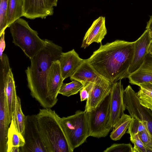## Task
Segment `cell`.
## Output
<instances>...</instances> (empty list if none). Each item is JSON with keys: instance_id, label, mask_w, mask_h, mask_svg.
<instances>
[{"instance_id": "27", "label": "cell", "mask_w": 152, "mask_h": 152, "mask_svg": "<svg viewBox=\"0 0 152 152\" xmlns=\"http://www.w3.org/2000/svg\"><path fill=\"white\" fill-rule=\"evenodd\" d=\"M129 134L130 141L134 144L132 152H152V150L146 146L142 142L138 134Z\"/></svg>"}, {"instance_id": "28", "label": "cell", "mask_w": 152, "mask_h": 152, "mask_svg": "<svg viewBox=\"0 0 152 152\" xmlns=\"http://www.w3.org/2000/svg\"><path fill=\"white\" fill-rule=\"evenodd\" d=\"M132 117V120L128 129L127 133L134 134L145 130H148L146 125L143 122L134 117Z\"/></svg>"}, {"instance_id": "23", "label": "cell", "mask_w": 152, "mask_h": 152, "mask_svg": "<svg viewBox=\"0 0 152 152\" xmlns=\"http://www.w3.org/2000/svg\"><path fill=\"white\" fill-rule=\"evenodd\" d=\"M23 0H9L7 14V26L10 25L23 16Z\"/></svg>"}, {"instance_id": "3", "label": "cell", "mask_w": 152, "mask_h": 152, "mask_svg": "<svg viewBox=\"0 0 152 152\" xmlns=\"http://www.w3.org/2000/svg\"><path fill=\"white\" fill-rule=\"evenodd\" d=\"M39 129L47 152H72L62 127L61 118L50 108L37 115Z\"/></svg>"}, {"instance_id": "19", "label": "cell", "mask_w": 152, "mask_h": 152, "mask_svg": "<svg viewBox=\"0 0 152 152\" xmlns=\"http://www.w3.org/2000/svg\"><path fill=\"white\" fill-rule=\"evenodd\" d=\"M5 94L8 109L9 123L10 124L15 99L17 95L15 82L11 68L8 72L6 80Z\"/></svg>"}, {"instance_id": "15", "label": "cell", "mask_w": 152, "mask_h": 152, "mask_svg": "<svg viewBox=\"0 0 152 152\" xmlns=\"http://www.w3.org/2000/svg\"><path fill=\"white\" fill-rule=\"evenodd\" d=\"M105 18L100 16L95 20L86 32L81 47L84 48L93 42L100 43L107 33Z\"/></svg>"}, {"instance_id": "18", "label": "cell", "mask_w": 152, "mask_h": 152, "mask_svg": "<svg viewBox=\"0 0 152 152\" xmlns=\"http://www.w3.org/2000/svg\"><path fill=\"white\" fill-rule=\"evenodd\" d=\"M128 78L130 84L138 86L143 83L152 82V56L148 53L140 67Z\"/></svg>"}, {"instance_id": "26", "label": "cell", "mask_w": 152, "mask_h": 152, "mask_svg": "<svg viewBox=\"0 0 152 152\" xmlns=\"http://www.w3.org/2000/svg\"><path fill=\"white\" fill-rule=\"evenodd\" d=\"M140 88L137 93L140 103L143 106L152 110V90Z\"/></svg>"}, {"instance_id": "25", "label": "cell", "mask_w": 152, "mask_h": 152, "mask_svg": "<svg viewBox=\"0 0 152 152\" xmlns=\"http://www.w3.org/2000/svg\"><path fill=\"white\" fill-rule=\"evenodd\" d=\"M9 0H0V37L7 27Z\"/></svg>"}, {"instance_id": "5", "label": "cell", "mask_w": 152, "mask_h": 152, "mask_svg": "<svg viewBox=\"0 0 152 152\" xmlns=\"http://www.w3.org/2000/svg\"><path fill=\"white\" fill-rule=\"evenodd\" d=\"M61 124L70 148L73 152L90 136L87 113L80 110L75 114L61 118Z\"/></svg>"}, {"instance_id": "1", "label": "cell", "mask_w": 152, "mask_h": 152, "mask_svg": "<svg viewBox=\"0 0 152 152\" xmlns=\"http://www.w3.org/2000/svg\"><path fill=\"white\" fill-rule=\"evenodd\" d=\"M134 44V41L116 40L101 45L87 59L98 73L113 84L129 75Z\"/></svg>"}, {"instance_id": "11", "label": "cell", "mask_w": 152, "mask_h": 152, "mask_svg": "<svg viewBox=\"0 0 152 152\" xmlns=\"http://www.w3.org/2000/svg\"><path fill=\"white\" fill-rule=\"evenodd\" d=\"M152 42V39L148 29H146L141 36L134 41V56L129 69L130 75L142 65L148 53L149 48Z\"/></svg>"}, {"instance_id": "20", "label": "cell", "mask_w": 152, "mask_h": 152, "mask_svg": "<svg viewBox=\"0 0 152 152\" xmlns=\"http://www.w3.org/2000/svg\"><path fill=\"white\" fill-rule=\"evenodd\" d=\"M26 119V116L23 114L22 111L20 99L16 95L13 106L12 119L13 120L18 132L23 136L24 134Z\"/></svg>"}, {"instance_id": "29", "label": "cell", "mask_w": 152, "mask_h": 152, "mask_svg": "<svg viewBox=\"0 0 152 152\" xmlns=\"http://www.w3.org/2000/svg\"><path fill=\"white\" fill-rule=\"evenodd\" d=\"M133 147L130 143H114L107 148L104 152H132Z\"/></svg>"}, {"instance_id": "9", "label": "cell", "mask_w": 152, "mask_h": 152, "mask_svg": "<svg viewBox=\"0 0 152 152\" xmlns=\"http://www.w3.org/2000/svg\"><path fill=\"white\" fill-rule=\"evenodd\" d=\"M124 89L119 80L113 83L110 92V100L108 125L113 128L118 120L124 114L125 107L124 99Z\"/></svg>"}, {"instance_id": "10", "label": "cell", "mask_w": 152, "mask_h": 152, "mask_svg": "<svg viewBox=\"0 0 152 152\" xmlns=\"http://www.w3.org/2000/svg\"><path fill=\"white\" fill-rule=\"evenodd\" d=\"M112 84L106 79L85 86L89 92L85 111L88 112L95 109L110 93Z\"/></svg>"}, {"instance_id": "12", "label": "cell", "mask_w": 152, "mask_h": 152, "mask_svg": "<svg viewBox=\"0 0 152 152\" xmlns=\"http://www.w3.org/2000/svg\"><path fill=\"white\" fill-rule=\"evenodd\" d=\"M53 12V8L49 7L45 0H23V16L27 18L44 19Z\"/></svg>"}, {"instance_id": "21", "label": "cell", "mask_w": 152, "mask_h": 152, "mask_svg": "<svg viewBox=\"0 0 152 152\" xmlns=\"http://www.w3.org/2000/svg\"><path fill=\"white\" fill-rule=\"evenodd\" d=\"M132 120V118L130 115L124 113L117 122L111 133V139L114 141L120 140L129 128Z\"/></svg>"}, {"instance_id": "14", "label": "cell", "mask_w": 152, "mask_h": 152, "mask_svg": "<svg viewBox=\"0 0 152 152\" xmlns=\"http://www.w3.org/2000/svg\"><path fill=\"white\" fill-rule=\"evenodd\" d=\"M10 124L5 94V86H0V152H7Z\"/></svg>"}, {"instance_id": "17", "label": "cell", "mask_w": 152, "mask_h": 152, "mask_svg": "<svg viewBox=\"0 0 152 152\" xmlns=\"http://www.w3.org/2000/svg\"><path fill=\"white\" fill-rule=\"evenodd\" d=\"M71 80H76L84 86L90 83H95L105 79L93 68L87 59H84L75 73L70 77Z\"/></svg>"}, {"instance_id": "32", "label": "cell", "mask_w": 152, "mask_h": 152, "mask_svg": "<svg viewBox=\"0 0 152 152\" xmlns=\"http://www.w3.org/2000/svg\"><path fill=\"white\" fill-rule=\"evenodd\" d=\"M80 100L83 101L87 100L89 96V92L86 87H84L80 91Z\"/></svg>"}, {"instance_id": "36", "label": "cell", "mask_w": 152, "mask_h": 152, "mask_svg": "<svg viewBox=\"0 0 152 152\" xmlns=\"http://www.w3.org/2000/svg\"><path fill=\"white\" fill-rule=\"evenodd\" d=\"M9 152H20V147H13L11 148Z\"/></svg>"}, {"instance_id": "22", "label": "cell", "mask_w": 152, "mask_h": 152, "mask_svg": "<svg viewBox=\"0 0 152 152\" xmlns=\"http://www.w3.org/2000/svg\"><path fill=\"white\" fill-rule=\"evenodd\" d=\"M25 144L23 136L17 130L14 121L12 119L7 133V151L9 152L13 147H21Z\"/></svg>"}, {"instance_id": "37", "label": "cell", "mask_w": 152, "mask_h": 152, "mask_svg": "<svg viewBox=\"0 0 152 152\" xmlns=\"http://www.w3.org/2000/svg\"><path fill=\"white\" fill-rule=\"evenodd\" d=\"M148 53L152 56V42L148 50Z\"/></svg>"}, {"instance_id": "33", "label": "cell", "mask_w": 152, "mask_h": 152, "mask_svg": "<svg viewBox=\"0 0 152 152\" xmlns=\"http://www.w3.org/2000/svg\"><path fill=\"white\" fill-rule=\"evenodd\" d=\"M150 17L149 20L147 23L146 29L149 30L152 39V15Z\"/></svg>"}, {"instance_id": "7", "label": "cell", "mask_w": 152, "mask_h": 152, "mask_svg": "<svg viewBox=\"0 0 152 152\" xmlns=\"http://www.w3.org/2000/svg\"><path fill=\"white\" fill-rule=\"evenodd\" d=\"M124 99L125 108L130 115L143 122L152 136V111L140 103L137 93L129 85L124 89Z\"/></svg>"}, {"instance_id": "24", "label": "cell", "mask_w": 152, "mask_h": 152, "mask_svg": "<svg viewBox=\"0 0 152 152\" xmlns=\"http://www.w3.org/2000/svg\"><path fill=\"white\" fill-rule=\"evenodd\" d=\"M84 86L81 82L76 80H73L69 83H63L58 94L69 97L78 93Z\"/></svg>"}, {"instance_id": "31", "label": "cell", "mask_w": 152, "mask_h": 152, "mask_svg": "<svg viewBox=\"0 0 152 152\" xmlns=\"http://www.w3.org/2000/svg\"><path fill=\"white\" fill-rule=\"evenodd\" d=\"M5 31L2 33L1 37L0 42V59L2 60L3 58V52L5 48V42L4 40Z\"/></svg>"}, {"instance_id": "13", "label": "cell", "mask_w": 152, "mask_h": 152, "mask_svg": "<svg viewBox=\"0 0 152 152\" xmlns=\"http://www.w3.org/2000/svg\"><path fill=\"white\" fill-rule=\"evenodd\" d=\"M64 80L59 60L53 61L49 71L47 83L49 97L54 106L58 101L57 96Z\"/></svg>"}, {"instance_id": "38", "label": "cell", "mask_w": 152, "mask_h": 152, "mask_svg": "<svg viewBox=\"0 0 152 152\" xmlns=\"http://www.w3.org/2000/svg\"><path fill=\"white\" fill-rule=\"evenodd\" d=\"M151 110L152 111V110Z\"/></svg>"}, {"instance_id": "2", "label": "cell", "mask_w": 152, "mask_h": 152, "mask_svg": "<svg viewBox=\"0 0 152 152\" xmlns=\"http://www.w3.org/2000/svg\"><path fill=\"white\" fill-rule=\"evenodd\" d=\"M44 40L45 47L30 59V66L25 72L31 96L44 108H51L54 105L49 96L48 76L53 62L59 60L62 48L51 40Z\"/></svg>"}, {"instance_id": "30", "label": "cell", "mask_w": 152, "mask_h": 152, "mask_svg": "<svg viewBox=\"0 0 152 152\" xmlns=\"http://www.w3.org/2000/svg\"><path fill=\"white\" fill-rule=\"evenodd\" d=\"M139 137L144 145L152 150V136L148 130L138 134Z\"/></svg>"}, {"instance_id": "35", "label": "cell", "mask_w": 152, "mask_h": 152, "mask_svg": "<svg viewBox=\"0 0 152 152\" xmlns=\"http://www.w3.org/2000/svg\"><path fill=\"white\" fill-rule=\"evenodd\" d=\"M140 87L152 90V82H146L140 84Z\"/></svg>"}, {"instance_id": "4", "label": "cell", "mask_w": 152, "mask_h": 152, "mask_svg": "<svg viewBox=\"0 0 152 152\" xmlns=\"http://www.w3.org/2000/svg\"><path fill=\"white\" fill-rule=\"evenodd\" d=\"M9 27L13 42L20 48L30 59L45 47L44 39L39 37L37 32L32 29L25 20L19 18Z\"/></svg>"}, {"instance_id": "34", "label": "cell", "mask_w": 152, "mask_h": 152, "mask_svg": "<svg viewBox=\"0 0 152 152\" xmlns=\"http://www.w3.org/2000/svg\"><path fill=\"white\" fill-rule=\"evenodd\" d=\"M48 6L50 8H53V7L56 6L58 0H45Z\"/></svg>"}, {"instance_id": "16", "label": "cell", "mask_w": 152, "mask_h": 152, "mask_svg": "<svg viewBox=\"0 0 152 152\" xmlns=\"http://www.w3.org/2000/svg\"><path fill=\"white\" fill-rule=\"evenodd\" d=\"M83 60L74 49L67 52H63L59 61L63 79L73 75Z\"/></svg>"}, {"instance_id": "8", "label": "cell", "mask_w": 152, "mask_h": 152, "mask_svg": "<svg viewBox=\"0 0 152 152\" xmlns=\"http://www.w3.org/2000/svg\"><path fill=\"white\" fill-rule=\"evenodd\" d=\"M23 137L25 144L20 152H47L38 125L37 115H26Z\"/></svg>"}, {"instance_id": "6", "label": "cell", "mask_w": 152, "mask_h": 152, "mask_svg": "<svg viewBox=\"0 0 152 152\" xmlns=\"http://www.w3.org/2000/svg\"><path fill=\"white\" fill-rule=\"evenodd\" d=\"M110 97V94L96 108L86 112L90 136L105 137L112 129L108 125Z\"/></svg>"}]
</instances>
